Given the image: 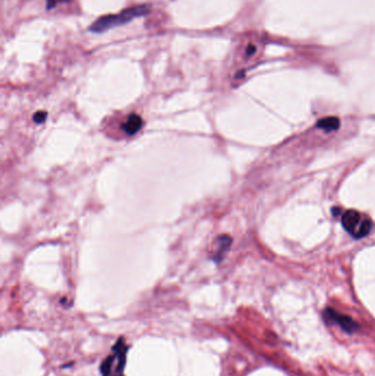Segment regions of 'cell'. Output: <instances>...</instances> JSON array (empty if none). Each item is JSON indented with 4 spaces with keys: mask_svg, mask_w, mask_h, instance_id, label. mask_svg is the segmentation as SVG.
<instances>
[{
    "mask_svg": "<svg viewBox=\"0 0 375 376\" xmlns=\"http://www.w3.org/2000/svg\"><path fill=\"white\" fill-rule=\"evenodd\" d=\"M150 12L149 4H137L135 7L126 9L117 15H107L97 19L89 28V31L94 33H102L112 29V28L119 27L130 22L139 17H143Z\"/></svg>",
    "mask_w": 375,
    "mask_h": 376,
    "instance_id": "cell-1",
    "label": "cell"
},
{
    "mask_svg": "<svg viewBox=\"0 0 375 376\" xmlns=\"http://www.w3.org/2000/svg\"><path fill=\"white\" fill-rule=\"evenodd\" d=\"M341 222H342L344 229L355 239H361V238L368 236L373 228L371 219L363 213L353 210V209L343 213Z\"/></svg>",
    "mask_w": 375,
    "mask_h": 376,
    "instance_id": "cell-2",
    "label": "cell"
},
{
    "mask_svg": "<svg viewBox=\"0 0 375 376\" xmlns=\"http://www.w3.org/2000/svg\"><path fill=\"white\" fill-rule=\"evenodd\" d=\"M113 354L109 355L102 362L101 372L102 376H123V368L126 364L127 346L122 339L117 342L112 347Z\"/></svg>",
    "mask_w": 375,
    "mask_h": 376,
    "instance_id": "cell-3",
    "label": "cell"
},
{
    "mask_svg": "<svg viewBox=\"0 0 375 376\" xmlns=\"http://www.w3.org/2000/svg\"><path fill=\"white\" fill-rule=\"evenodd\" d=\"M326 316L328 317L330 320L338 323V325L346 332L352 333L358 329V323L355 322L352 318L345 315H340V313L335 311L334 309H327Z\"/></svg>",
    "mask_w": 375,
    "mask_h": 376,
    "instance_id": "cell-4",
    "label": "cell"
},
{
    "mask_svg": "<svg viewBox=\"0 0 375 376\" xmlns=\"http://www.w3.org/2000/svg\"><path fill=\"white\" fill-rule=\"evenodd\" d=\"M142 126H143L142 118L136 113H131V115L128 116L126 122L122 125V129L128 136H134L141 129Z\"/></svg>",
    "mask_w": 375,
    "mask_h": 376,
    "instance_id": "cell-5",
    "label": "cell"
},
{
    "mask_svg": "<svg viewBox=\"0 0 375 376\" xmlns=\"http://www.w3.org/2000/svg\"><path fill=\"white\" fill-rule=\"evenodd\" d=\"M340 127V120L337 117H326L318 121L317 128L322 129L326 132H331L338 130Z\"/></svg>",
    "mask_w": 375,
    "mask_h": 376,
    "instance_id": "cell-6",
    "label": "cell"
},
{
    "mask_svg": "<svg viewBox=\"0 0 375 376\" xmlns=\"http://www.w3.org/2000/svg\"><path fill=\"white\" fill-rule=\"evenodd\" d=\"M230 244H231V238L229 236H221L219 238V246H218L217 253L215 256H213V259L221 260L222 254L227 251V249L230 246Z\"/></svg>",
    "mask_w": 375,
    "mask_h": 376,
    "instance_id": "cell-7",
    "label": "cell"
},
{
    "mask_svg": "<svg viewBox=\"0 0 375 376\" xmlns=\"http://www.w3.org/2000/svg\"><path fill=\"white\" fill-rule=\"evenodd\" d=\"M46 116L47 113L45 111H37L36 113H34V116H33V121L36 123H43L45 121Z\"/></svg>",
    "mask_w": 375,
    "mask_h": 376,
    "instance_id": "cell-8",
    "label": "cell"
},
{
    "mask_svg": "<svg viewBox=\"0 0 375 376\" xmlns=\"http://www.w3.org/2000/svg\"><path fill=\"white\" fill-rule=\"evenodd\" d=\"M59 0H47V9H52L56 6Z\"/></svg>",
    "mask_w": 375,
    "mask_h": 376,
    "instance_id": "cell-9",
    "label": "cell"
}]
</instances>
